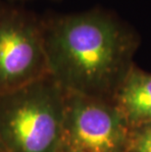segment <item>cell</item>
<instances>
[{
  "label": "cell",
  "instance_id": "1",
  "mask_svg": "<svg viewBox=\"0 0 151 152\" xmlns=\"http://www.w3.org/2000/svg\"><path fill=\"white\" fill-rule=\"evenodd\" d=\"M42 27L49 76L66 92L98 98L131 68L136 34L110 12L55 16Z\"/></svg>",
  "mask_w": 151,
  "mask_h": 152
},
{
  "label": "cell",
  "instance_id": "2",
  "mask_svg": "<svg viewBox=\"0 0 151 152\" xmlns=\"http://www.w3.org/2000/svg\"><path fill=\"white\" fill-rule=\"evenodd\" d=\"M67 92L50 76L0 94V140L6 152H60Z\"/></svg>",
  "mask_w": 151,
  "mask_h": 152
},
{
  "label": "cell",
  "instance_id": "3",
  "mask_svg": "<svg viewBox=\"0 0 151 152\" xmlns=\"http://www.w3.org/2000/svg\"><path fill=\"white\" fill-rule=\"evenodd\" d=\"M49 76L42 20L0 5V94Z\"/></svg>",
  "mask_w": 151,
  "mask_h": 152
},
{
  "label": "cell",
  "instance_id": "4",
  "mask_svg": "<svg viewBox=\"0 0 151 152\" xmlns=\"http://www.w3.org/2000/svg\"><path fill=\"white\" fill-rule=\"evenodd\" d=\"M125 137L117 111L99 98L67 92L62 149L120 152Z\"/></svg>",
  "mask_w": 151,
  "mask_h": 152
},
{
  "label": "cell",
  "instance_id": "5",
  "mask_svg": "<svg viewBox=\"0 0 151 152\" xmlns=\"http://www.w3.org/2000/svg\"><path fill=\"white\" fill-rule=\"evenodd\" d=\"M119 101L133 121L151 120V75L131 67L124 75Z\"/></svg>",
  "mask_w": 151,
  "mask_h": 152
},
{
  "label": "cell",
  "instance_id": "6",
  "mask_svg": "<svg viewBox=\"0 0 151 152\" xmlns=\"http://www.w3.org/2000/svg\"><path fill=\"white\" fill-rule=\"evenodd\" d=\"M133 152H151V127L136 135L133 144Z\"/></svg>",
  "mask_w": 151,
  "mask_h": 152
},
{
  "label": "cell",
  "instance_id": "7",
  "mask_svg": "<svg viewBox=\"0 0 151 152\" xmlns=\"http://www.w3.org/2000/svg\"><path fill=\"white\" fill-rule=\"evenodd\" d=\"M0 152H6V149L4 147V145H3L1 140H0Z\"/></svg>",
  "mask_w": 151,
  "mask_h": 152
},
{
  "label": "cell",
  "instance_id": "8",
  "mask_svg": "<svg viewBox=\"0 0 151 152\" xmlns=\"http://www.w3.org/2000/svg\"><path fill=\"white\" fill-rule=\"evenodd\" d=\"M60 152H78V151H74V150H69V149H62Z\"/></svg>",
  "mask_w": 151,
  "mask_h": 152
}]
</instances>
